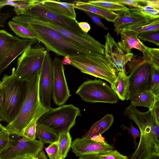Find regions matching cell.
<instances>
[{
  "instance_id": "obj_39",
  "label": "cell",
  "mask_w": 159,
  "mask_h": 159,
  "mask_svg": "<svg viewBox=\"0 0 159 159\" xmlns=\"http://www.w3.org/2000/svg\"><path fill=\"white\" fill-rule=\"evenodd\" d=\"M150 110L154 118L159 124V96H155L153 106Z\"/></svg>"
},
{
  "instance_id": "obj_6",
  "label": "cell",
  "mask_w": 159,
  "mask_h": 159,
  "mask_svg": "<svg viewBox=\"0 0 159 159\" xmlns=\"http://www.w3.org/2000/svg\"><path fill=\"white\" fill-rule=\"evenodd\" d=\"M81 115L80 110L78 107L72 104L63 105L48 109L39 118L37 123L58 135L62 132H69L75 124L77 117Z\"/></svg>"
},
{
  "instance_id": "obj_46",
  "label": "cell",
  "mask_w": 159,
  "mask_h": 159,
  "mask_svg": "<svg viewBox=\"0 0 159 159\" xmlns=\"http://www.w3.org/2000/svg\"><path fill=\"white\" fill-rule=\"evenodd\" d=\"M77 159H101L96 154L87 155L79 157Z\"/></svg>"
},
{
  "instance_id": "obj_15",
  "label": "cell",
  "mask_w": 159,
  "mask_h": 159,
  "mask_svg": "<svg viewBox=\"0 0 159 159\" xmlns=\"http://www.w3.org/2000/svg\"><path fill=\"white\" fill-rule=\"evenodd\" d=\"M53 82V63L50 53L47 51L44 59L39 83L40 102L45 108H51Z\"/></svg>"
},
{
  "instance_id": "obj_1",
  "label": "cell",
  "mask_w": 159,
  "mask_h": 159,
  "mask_svg": "<svg viewBox=\"0 0 159 159\" xmlns=\"http://www.w3.org/2000/svg\"><path fill=\"white\" fill-rule=\"evenodd\" d=\"M41 71L26 81V91L24 101L16 117L8 124L6 131L10 134L21 136L24 129L31 122L37 121L48 109L43 107L40 100L39 83Z\"/></svg>"
},
{
  "instance_id": "obj_25",
  "label": "cell",
  "mask_w": 159,
  "mask_h": 159,
  "mask_svg": "<svg viewBox=\"0 0 159 159\" xmlns=\"http://www.w3.org/2000/svg\"><path fill=\"white\" fill-rule=\"evenodd\" d=\"M88 2L101 9L116 13L127 11L129 8L123 4L112 2L111 0L89 1Z\"/></svg>"
},
{
  "instance_id": "obj_27",
  "label": "cell",
  "mask_w": 159,
  "mask_h": 159,
  "mask_svg": "<svg viewBox=\"0 0 159 159\" xmlns=\"http://www.w3.org/2000/svg\"><path fill=\"white\" fill-rule=\"evenodd\" d=\"M57 142L59 150V155L64 159L67 156L71 147L72 138L69 132L60 133Z\"/></svg>"
},
{
  "instance_id": "obj_18",
  "label": "cell",
  "mask_w": 159,
  "mask_h": 159,
  "mask_svg": "<svg viewBox=\"0 0 159 159\" xmlns=\"http://www.w3.org/2000/svg\"><path fill=\"white\" fill-rule=\"evenodd\" d=\"M40 3L55 13L67 18L76 19V14L73 2L52 0H41Z\"/></svg>"
},
{
  "instance_id": "obj_22",
  "label": "cell",
  "mask_w": 159,
  "mask_h": 159,
  "mask_svg": "<svg viewBox=\"0 0 159 159\" xmlns=\"http://www.w3.org/2000/svg\"><path fill=\"white\" fill-rule=\"evenodd\" d=\"M120 34L121 41L123 42L130 50L133 48L138 49L143 53L145 52L144 45L138 38L139 34L133 31L122 30L120 31Z\"/></svg>"
},
{
  "instance_id": "obj_29",
  "label": "cell",
  "mask_w": 159,
  "mask_h": 159,
  "mask_svg": "<svg viewBox=\"0 0 159 159\" xmlns=\"http://www.w3.org/2000/svg\"><path fill=\"white\" fill-rule=\"evenodd\" d=\"M122 30H132L139 34L148 32L159 31V18L152 20L148 23L143 25L129 28Z\"/></svg>"
},
{
  "instance_id": "obj_9",
  "label": "cell",
  "mask_w": 159,
  "mask_h": 159,
  "mask_svg": "<svg viewBox=\"0 0 159 159\" xmlns=\"http://www.w3.org/2000/svg\"><path fill=\"white\" fill-rule=\"evenodd\" d=\"M38 41L36 39H20L0 30V75L18 56Z\"/></svg>"
},
{
  "instance_id": "obj_42",
  "label": "cell",
  "mask_w": 159,
  "mask_h": 159,
  "mask_svg": "<svg viewBox=\"0 0 159 159\" xmlns=\"http://www.w3.org/2000/svg\"><path fill=\"white\" fill-rule=\"evenodd\" d=\"M111 0L115 2L129 6L132 8H137L140 3V0Z\"/></svg>"
},
{
  "instance_id": "obj_8",
  "label": "cell",
  "mask_w": 159,
  "mask_h": 159,
  "mask_svg": "<svg viewBox=\"0 0 159 159\" xmlns=\"http://www.w3.org/2000/svg\"><path fill=\"white\" fill-rule=\"evenodd\" d=\"M12 20L25 24L39 25L49 28L90 51L104 54V46L88 33L80 34L73 32L54 23L39 20L25 15L13 16Z\"/></svg>"
},
{
  "instance_id": "obj_28",
  "label": "cell",
  "mask_w": 159,
  "mask_h": 159,
  "mask_svg": "<svg viewBox=\"0 0 159 159\" xmlns=\"http://www.w3.org/2000/svg\"><path fill=\"white\" fill-rule=\"evenodd\" d=\"M39 0H5L6 6L10 5L14 7L13 9L17 15L19 16L28 8L40 2Z\"/></svg>"
},
{
  "instance_id": "obj_47",
  "label": "cell",
  "mask_w": 159,
  "mask_h": 159,
  "mask_svg": "<svg viewBox=\"0 0 159 159\" xmlns=\"http://www.w3.org/2000/svg\"><path fill=\"white\" fill-rule=\"evenodd\" d=\"M90 139L98 142L104 143L106 142L104 138L102 136L101 134L94 136L91 138Z\"/></svg>"
},
{
  "instance_id": "obj_11",
  "label": "cell",
  "mask_w": 159,
  "mask_h": 159,
  "mask_svg": "<svg viewBox=\"0 0 159 159\" xmlns=\"http://www.w3.org/2000/svg\"><path fill=\"white\" fill-rule=\"evenodd\" d=\"M40 1L27 8L20 15H25L39 20L51 22L73 32L85 33L80 28L76 20L68 18L55 13L41 4Z\"/></svg>"
},
{
  "instance_id": "obj_44",
  "label": "cell",
  "mask_w": 159,
  "mask_h": 159,
  "mask_svg": "<svg viewBox=\"0 0 159 159\" xmlns=\"http://www.w3.org/2000/svg\"><path fill=\"white\" fill-rule=\"evenodd\" d=\"M5 98V92L3 88H0V118L1 117L3 108Z\"/></svg>"
},
{
  "instance_id": "obj_7",
  "label": "cell",
  "mask_w": 159,
  "mask_h": 159,
  "mask_svg": "<svg viewBox=\"0 0 159 159\" xmlns=\"http://www.w3.org/2000/svg\"><path fill=\"white\" fill-rule=\"evenodd\" d=\"M36 43L29 46L17 59V67L12 74L20 80L28 81L41 71L47 50L39 41Z\"/></svg>"
},
{
  "instance_id": "obj_20",
  "label": "cell",
  "mask_w": 159,
  "mask_h": 159,
  "mask_svg": "<svg viewBox=\"0 0 159 159\" xmlns=\"http://www.w3.org/2000/svg\"><path fill=\"white\" fill-rule=\"evenodd\" d=\"M73 2L75 8L98 15L110 22H114L119 16L116 12L101 9L90 4L88 2L78 0Z\"/></svg>"
},
{
  "instance_id": "obj_36",
  "label": "cell",
  "mask_w": 159,
  "mask_h": 159,
  "mask_svg": "<svg viewBox=\"0 0 159 159\" xmlns=\"http://www.w3.org/2000/svg\"><path fill=\"white\" fill-rule=\"evenodd\" d=\"M101 159H128L127 157L121 154L116 150H112L96 154Z\"/></svg>"
},
{
  "instance_id": "obj_19",
  "label": "cell",
  "mask_w": 159,
  "mask_h": 159,
  "mask_svg": "<svg viewBox=\"0 0 159 159\" xmlns=\"http://www.w3.org/2000/svg\"><path fill=\"white\" fill-rule=\"evenodd\" d=\"M111 84V88L119 99L126 100L129 93L130 83L125 69L118 72L115 81Z\"/></svg>"
},
{
  "instance_id": "obj_38",
  "label": "cell",
  "mask_w": 159,
  "mask_h": 159,
  "mask_svg": "<svg viewBox=\"0 0 159 159\" xmlns=\"http://www.w3.org/2000/svg\"><path fill=\"white\" fill-rule=\"evenodd\" d=\"M121 127L122 128L123 130L127 129L130 133L133 136L134 139V148L136 149V147L137 145V143L136 142V139L137 138H140L141 133L139 130L134 127L131 121V124L129 127H128L125 125H122Z\"/></svg>"
},
{
  "instance_id": "obj_32",
  "label": "cell",
  "mask_w": 159,
  "mask_h": 159,
  "mask_svg": "<svg viewBox=\"0 0 159 159\" xmlns=\"http://www.w3.org/2000/svg\"><path fill=\"white\" fill-rule=\"evenodd\" d=\"M144 48L152 65L156 69L159 70V49L149 48L145 45Z\"/></svg>"
},
{
  "instance_id": "obj_10",
  "label": "cell",
  "mask_w": 159,
  "mask_h": 159,
  "mask_svg": "<svg viewBox=\"0 0 159 159\" xmlns=\"http://www.w3.org/2000/svg\"><path fill=\"white\" fill-rule=\"evenodd\" d=\"M75 93L87 102L113 104L117 103L118 100L117 96L111 87L106 82L99 79L84 81Z\"/></svg>"
},
{
  "instance_id": "obj_33",
  "label": "cell",
  "mask_w": 159,
  "mask_h": 159,
  "mask_svg": "<svg viewBox=\"0 0 159 159\" xmlns=\"http://www.w3.org/2000/svg\"><path fill=\"white\" fill-rule=\"evenodd\" d=\"M37 121H34L30 124L23 130L21 136L28 140L35 139L36 137Z\"/></svg>"
},
{
  "instance_id": "obj_34",
  "label": "cell",
  "mask_w": 159,
  "mask_h": 159,
  "mask_svg": "<svg viewBox=\"0 0 159 159\" xmlns=\"http://www.w3.org/2000/svg\"><path fill=\"white\" fill-rule=\"evenodd\" d=\"M13 142L12 136L6 130L0 133V154L9 148Z\"/></svg>"
},
{
  "instance_id": "obj_41",
  "label": "cell",
  "mask_w": 159,
  "mask_h": 159,
  "mask_svg": "<svg viewBox=\"0 0 159 159\" xmlns=\"http://www.w3.org/2000/svg\"><path fill=\"white\" fill-rule=\"evenodd\" d=\"M4 0H0V27L4 28L7 19L11 16V14L9 12L2 13L1 9L5 6Z\"/></svg>"
},
{
  "instance_id": "obj_51",
  "label": "cell",
  "mask_w": 159,
  "mask_h": 159,
  "mask_svg": "<svg viewBox=\"0 0 159 159\" xmlns=\"http://www.w3.org/2000/svg\"><path fill=\"white\" fill-rule=\"evenodd\" d=\"M148 159H159V154L152 155Z\"/></svg>"
},
{
  "instance_id": "obj_30",
  "label": "cell",
  "mask_w": 159,
  "mask_h": 159,
  "mask_svg": "<svg viewBox=\"0 0 159 159\" xmlns=\"http://www.w3.org/2000/svg\"><path fill=\"white\" fill-rule=\"evenodd\" d=\"M159 70L156 69L152 65V77L148 90L156 96H159Z\"/></svg>"
},
{
  "instance_id": "obj_13",
  "label": "cell",
  "mask_w": 159,
  "mask_h": 159,
  "mask_svg": "<svg viewBox=\"0 0 159 159\" xmlns=\"http://www.w3.org/2000/svg\"><path fill=\"white\" fill-rule=\"evenodd\" d=\"M11 135L13 142L9 148L0 154V159H15L26 155L37 157L43 149L44 143L39 140H28L19 135Z\"/></svg>"
},
{
  "instance_id": "obj_26",
  "label": "cell",
  "mask_w": 159,
  "mask_h": 159,
  "mask_svg": "<svg viewBox=\"0 0 159 159\" xmlns=\"http://www.w3.org/2000/svg\"><path fill=\"white\" fill-rule=\"evenodd\" d=\"M36 136L43 143L52 144L57 142L59 136L55 132L44 126L37 125Z\"/></svg>"
},
{
  "instance_id": "obj_55",
  "label": "cell",
  "mask_w": 159,
  "mask_h": 159,
  "mask_svg": "<svg viewBox=\"0 0 159 159\" xmlns=\"http://www.w3.org/2000/svg\"><path fill=\"white\" fill-rule=\"evenodd\" d=\"M1 119H0V124H1Z\"/></svg>"
},
{
  "instance_id": "obj_40",
  "label": "cell",
  "mask_w": 159,
  "mask_h": 159,
  "mask_svg": "<svg viewBox=\"0 0 159 159\" xmlns=\"http://www.w3.org/2000/svg\"><path fill=\"white\" fill-rule=\"evenodd\" d=\"M83 11L85 12L88 16L91 18L92 21L97 25L106 30L108 29L104 25L101 20V19L102 18V17L98 15L90 12L84 11Z\"/></svg>"
},
{
  "instance_id": "obj_48",
  "label": "cell",
  "mask_w": 159,
  "mask_h": 159,
  "mask_svg": "<svg viewBox=\"0 0 159 159\" xmlns=\"http://www.w3.org/2000/svg\"><path fill=\"white\" fill-rule=\"evenodd\" d=\"M61 62L63 65H70L71 61L70 58V56H66L64 57L61 61Z\"/></svg>"
},
{
  "instance_id": "obj_37",
  "label": "cell",
  "mask_w": 159,
  "mask_h": 159,
  "mask_svg": "<svg viewBox=\"0 0 159 159\" xmlns=\"http://www.w3.org/2000/svg\"><path fill=\"white\" fill-rule=\"evenodd\" d=\"M45 151L49 159H56L59 156L57 142L51 144L45 148Z\"/></svg>"
},
{
  "instance_id": "obj_23",
  "label": "cell",
  "mask_w": 159,
  "mask_h": 159,
  "mask_svg": "<svg viewBox=\"0 0 159 159\" xmlns=\"http://www.w3.org/2000/svg\"><path fill=\"white\" fill-rule=\"evenodd\" d=\"M155 95L149 90H144L131 99L130 105L136 107L142 106L151 110L154 100Z\"/></svg>"
},
{
  "instance_id": "obj_3",
  "label": "cell",
  "mask_w": 159,
  "mask_h": 159,
  "mask_svg": "<svg viewBox=\"0 0 159 159\" xmlns=\"http://www.w3.org/2000/svg\"><path fill=\"white\" fill-rule=\"evenodd\" d=\"M2 86L5 92L4 104L1 120L10 123L16 117L25 98L26 81L11 74L5 75L2 79Z\"/></svg>"
},
{
  "instance_id": "obj_45",
  "label": "cell",
  "mask_w": 159,
  "mask_h": 159,
  "mask_svg": "<svg viewBox=\"0 0 159 159\" xmlns=\"http://www.w3.org/2000/svg\"><path fill=\"white\" fill-rule=\"evenodd\" d=\"M78 24L81 30L85 33H87L91 29L90 25L87 22H78Z\"/></svg>"
},
{
  "instance_id": "obj_31",
  "label": "cell",
  "mask_w": 159,
  "mask_h": 159,
  "mask_svg": "<svg viewBox=\"0 0 159 159\" xmlns=\"http://www.w3.org/2000/svg\"><path fill=\"white\" fill-rule=\"evenodd\" d=\"M145 16L152 19L159 18V10L148 6H142L139 4L137 8H134Z\"/></svg>"
},
{
  "instance_id": "obj_14",
  "label": "cell",
  "mask_w": 159,
  "mask_h": 159,
  "mask_svg": "<svg viewBox=\"0 0 159 159\" xmlns=\"http://www.w3.org/2000/svg\"><path fill=\"white\" fill-rule=\"evenodd\" d=\"M52 98L58 106L64 104L71 96L64 74L65 68L61 61L55 57L52 60Z\"/></svg>"
},
{
  "instance_id": "obj_12",
  "label": "cell",
  "mask_w": 159,
  "mask_h": 159,
  "mask_svg": "<svg viewBox=\"0 0 159 159\" xmlns=\"http://www.w3.org/2000/svg\"><path fill=\"white\" fill-rule=\"evenodd\" d=\"M104 55L116 72L125 69L126 64L134 53L122 42H116L109 33L105 36Z\"/></svg>"
},
{
  "instance_id": "obj_4",
  "label": "cell",
  "mask_w": 159,
  "mask_h": 159,
  "mask_svg": "<svg viewBox=\"0 0 159 159\" xmlns=\"http://www.w3.org/2000/svg\"><path fill=\"white\" fill-rule=\"evenodd\" d=\"M143 56L134 55L126 64V73L130 83L129 93L126 99L130 100L137 94L148 90L152 75V65L145 51Z\"/></svg>"
},
{
  "instance_id": "obj_53",
  "label": "cell",
  "mask_w": 159,
  "mask_h": 159,
  "mask_svg": "<svg viewBox=\"0 0 159 159\" xmlns=\"http://www.w3.org/2000/svg\"><path fill=\"white\" fill-rule=\"evenodd\" d=\"M56 159H63L60 155Z\"/></svg>"
},
{
  "instance_id": "obj_16",
  "label": "cell",
  "mask_w": 159,
  "mask_h": 159,
  "mask_svg": "<svg viewBox=\"0 0 159 159\" xmlns=\"http://www.w3.org/2000/svg\"><path fill=\"white\" fill-rule=\"evenodd\" d=\"M117 13L119 16L114 22V30L117 34L121 30L143 25L154 20L145 16L132 8Z\"/></svg>"
},
{
  "instance_id": "obj_24",
  "label": "cell",
  "mask_w": 159,
  "mask_h": 159,
  "mask_svg": "<svg viewBox=\"0 0 159 159\" xmlns=\"http://www.w3.org/2000/svg\"><path fill=\"white\" fill-rule=\"evenodd\" d=\"M8 25L16 35L22 39H36L35 34L26 24L11 20L8 22Z\"/></svg>"
},
{
  "instance_id": "obj_5",
  "label": "cell",
  "mask_w": 159,
  "mask_h": 159,
  "mask_svg": "<svg viewBox=\"0 0 159 159\" xmlns=\"http://www.w3.org/2000/svg\"><path fill=\"white\" fill-rule=\"evenodd\" d=\"M71 65L83 73L103 79L111 84L117 77L116 72L104 54L70 57Z\"/></svg>"
},
{
  "instance_id": "obj_54",
  "label": "cell",
  "mask_w": 159,
  "mask_h": 159,
  "mask_svg": "<svg viewBox=\"0 0 159 159\" xmlns=\"http://www.w3.org/2000/svg\"><path fill=\"white\" fill-rule=\"evenodd\" d=\"M2 87V81L0 80V88Z\"/></svg>"
},
{
  "instance_id": "obj_2",
  "label": "cell",
  "mask_w": 159,
  "mask_h": 159,
  "mask_svg": "<svg viewBox=\"0 0 159 159\" xmlns=\"http://www.w3.org/2000/svg\"><path fill=\"white\" fill-rule=\"evenodd\" d=\"M25 24L32 30L39 41L49 51L58 55L73 57L99 53L88 50L49 28L39 25Z\"/></svg>"
},
{
  "instance_id": "obj_21",
  "label": "cell",
  "mask_w": 159,
  "mask_h": 159,
  "mask_svg": "<svg viewBox=\"0 0 159 159\" xmlns=\"http://www.w3.org/2000/svg\"><path fill=\"white\" fill-rule=\"evenodd\" d=\"M114 119L112 114H107L95 123L82 138L90 139L94 136L101 134L109 129L113 122Z\"/></svg>"
},
{
  "instance_id": "obj_50",
  "label": "cell",
  "mask_w": 159,
  "mask_h": 159,
  "mask_svg": "<svg viewBox=\"0 0 159 159\" xmlns=\"http://www.w3.org/2000/svg\"><path fill=\"white\" fill-rule=\"evenodd\" d=\"M37 158L38 159H48L45 152L43 151H42L39 153Z\"/></svg>"
},
{
  "instance_id": "obj_52",
  "label": "cell",
  "mask_w": 159,
  "mask_h": 159,
  "mask_svg": "<svg viewBox=\"0 0 159 159\" xmlns=\"http://www.w3.org/2000/svg\"><path fill=\"white\" fill-rule=\"evenodd\" d=\"M5 130H6V127L3 126L1 124H0V133Z\"/></svg>"
},
{
  "instance_id": "obj_43",
  "label": "cell",
  "mask_w": 159,
  "mask_h": 159,
  "mask_svg": "<svg viewBox=\"0 0 159 159\" xmlns=\"http://www.w3.org/2000/svg\"><path fill=\"white\" fill-rule=\"evenodd\" d=\"M140 3L144 4L153 8L159 10V0H140Z\"/></svg>"
},
{
  "instance_id": "obj_17",
  "label": "cell",
  "mask_w": 159,
  "mask_h": 159,
  "mask_svg": "<svg viewBox=\"0 0 159 159\" xmlns=\"http://www.w3.org/2000/svg\"><path fill=\"white\" fill-rule=\"evenodd\" d=\"M72 152L76 157L96 154L98 153L113 150L114 148L106 142L99 143L91 139L77 138L72 142Z\"/></svg>"
},
{
  "instance_id": "obj_35",
  "label": "cell",
  "mask_w": 159,
  "mask_h": 159,
  "mask_svg": "<svg viewBox=\"0 0 159 159\" xmlns=\"http://www.w3.org/2000/svg\"><path fill=\"white\" fill-rule=\"evenodd\" d=\"M138 38L144 41L152 43L157 46L159 45V31H151L141 33Z\"/></svg>"
},
{
  "instance_id": "obj_49",
  "label": "cell",
  "mask_w": 159,
  "mask_h": 159,
  "mask_svg": "<svg viewBox=\"0 0 159 159\" xmlns=\"http://www.w3.org/2000/svg\"><path fill=\"white\" fill-rule=\"evenodd\" d=\"M15 159H38L37 157H35L33 156L26 155L22 156Z\"/></svg>"
}]
</instances>
